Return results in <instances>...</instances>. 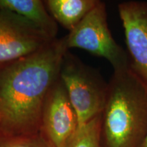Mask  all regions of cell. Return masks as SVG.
Returning a JSON list of instances; mask_svg holds the SVG:
<instances>
[{"instance_id": "obj_1", "label": "cell", "mask_w": 147, "mask_h": 147, "mask_svg": "<svg viewBox=\"0 0 147 147\" xmlns=\"http://www.w3.org/2000/svg\"><path fill=\"white\" fill-rule=\"evenodd\" d=\"M67 50L65 36L32 55L0 64L1 134L39 133L44 103L59 77Z\"/></svg>"}, {"instance_id": "obj_2", "label": "cell", "mask_w": 147, "mask_h": 147, "mask_svg": "<svg viewBox=\"0 0 147 147\" xmlns=\"http://www.w3.org/2000/svg\"><path fill=\"white\" fill-rule=\"evenodd\" d=\"M147 132V85L130 65L114 71L102 113V147H140Z\"/></svg>"}, {"instance_id": "obj_3", "label": "cell", "mask_w": 147, "mask_h": 147, "mask_svg": "<svg viewBox=\"0 0 147 147\" xmlns=\"http://www.w3.org/2000/svg\"><path fill=\"white\" fill-rule=\"evenodd\" d=\"M59 78L76 113L78 127L102 114L108 83L96 69L67 51L61 65Z\"/></svg>"}, {"instance_id": "obj_4", "label": "cell", "mask_w": 147, "mask_h": 147, "mask_svg": "<svg viewBox=\"0 0 147 147\" xmlns=\"http://www.w3.org/2000/svg\"><path fill=\"white\" fill-rule=\"evenodd\" d=\"M65 38L67 49H80L106 59L114 71L130 65L128 54L116 42L110 32L106 4L102 1H99Z\"/></svg>"}, {"instance_id": "obj_5", "label": "cell", "mask_w": 147, "mask_h": 147, "mask_svg": "<svg viewBox=\"0 0 147 147\" xmlns=\"http://www.w3.org/2000/svg\"><path fill=\"white\" fill-rule=\"evenodd\" d=\"M53 40L22 16L0 9V64L32 55Z\"/></svg>"}, {"instance_id": "obj_6", "label": "cell", "mask_w": 147, "mask_h": 147, "mask_svg": "<svg viewBox=\"0 0 147 147\" xmlns=\"http://www.w3.org/2000/svg\"><path fill=\"white\" fill-rule=\"evenodd\" d=\"M78 127L76 113L59 77L44 103L40 132L53 147H66Z\"/></svg>"}, {"instance_id": "obj_7", "label": "cell", "mask_w": 147, "mask_h": 147, "mask_svg": "<svg viewBox=\"0 0 147 147\" xmlns=\"http://www.w3.org/2000/svg\"><path fill=\"white\" fill-rule=\"evenodd\" d=\"M130 66L147 85V1H127L118 5Z\"/></svg>"}, {"instance_id": "obj_8", "label": "cell", "mask_w": 147, "mask_h": 147, "mask_svg": "<svg viewBox=\"0 0 147 147\" xmlns=\"http://www.w3.org/2000/svg\"><path fill=\"white\" fill-rule=\"evenodd\" d=\"M44 2L41 0H0V9L18 14L51 39H56L58 33L57 23L47 12Z\"/></svg>"}, {"instance_id": "obj_9", "label": "cell", "mask_w": 147, "mask_h": 147, "mask_svg": "<svg viewBox=\"0 0 147 147\" xmlns=\"http://www.w3.org/2000/svg\"><path fill=\"white\" fill-rule=\"evenodd\" d=\"M99 2L98 0H47L45 1L55 21L72 31Z\"/></svg>"}, {"instance_id": "obj_10", "label": "cell", "mask_w": 147, "mask_h": 147, "mask_svg": "<svg viewBox=\"0 0 147 147\" xmlns=\"http://www.w3.org/2000/svg\"><path fill=\"white\" fill-rule=\"evenodd\" d=\"M102 114L78 127L66 147H102Z\"/></svg>"}, {"instance_id": "obj_11", "label": "cell", "mask_w": 147, "mask_h": 147, "mask_svg": "<svg viewBox=\"0 0 147 147\" xmlns=\"http://www.w3.org/2000/svg\"><path fill=\"white\" fill-rule=\"evenodd\" d=\"M0 147H53L39 133L27 135H3L0 137Z\"/></svg>"}, {"instance_id": "obj_12", "label": "cell", "mask_w": 147, "mask_h": 147, "mask_svg": "<svg viewBox=\"0 0 147 147\" xmlns=\"http://www.w3.org/2000/svg\"><path fill=\"white\" fill-rule=\"evenodd\" d=\"M140 147H147V132H146V135H145L144 139H143V141L142 142V143H141Z\"/></svg>"}]
</instances>
